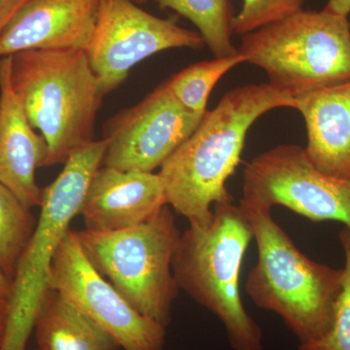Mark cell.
<instances>
[{
  "instance_id": "obj_1",
  "label": "cell",
  "mask_w": 350,
  "mask_h": 350,
  "mask_svg": "<svg viewBox=\"0 0 350 350\" xmlns=\"http://www.w3.org/2000/svg\"><path fill=\"white\" fill-rule=\"evenodd\" d=\"M282 107L295 109V98L269 84L245 85L225 94L160 167L167 204L190 226L208 224L214 204L232 200L227 181L241 162L250 126Z\"/></svg>"
},
{
  "instance_id": "obj_2",
  "label": "cell",
  "mask_w": 350,
  "mask_h": 350,
  "mask_svg": "<svg viewBox=\"0 0 350 350\" xmlns=\"http://www.w3.org/2000/svg\"><path fill=\"white\" fill-rule=\"evenodd\" d=\"M241 206L258 250L257 262L246 280V293L255 305L282 319L298 347L319 342L335 322L342 269L319 264L301 252L271 211Z\"/></svg>"
},
{
  "instance_id": "obj_3",
  "label": "cell",
  "mask_w": 350,
  "mask_h": 350,
  "mask_svg": "<svg viewBox=\"0 0 350 350\" xmlns=\"http://www.w3.org/2000/svg\"><path fill=\"white\" fill-rule=\"evenodd\" d=\"M252 241L243 207L228 200L214 204L208 224L189 226L172 259L179 290L220 320L234 350H265L261 327L246 312L239 291L244 255Z\"/></svg>"
},
{
  "instance_id": "obj_4",
  "label": "cell",
  "mask_w": 350,
  "mask_h": 350,
  "mask_svg": "<svg viewBox=\"0 0 350 350\" xmlns=\"http://www.w3.org/2000/svg\"><path fill=\"white\" fill-rule=\"evenodd\" d=\"M11 57L14 91L47 144L45 167L64 165L93 142L103 96L86 51H25Z\"/></svg>"
},
{
  "instance_id": "obj_5",
  "label": "cell",
  "mask_w": 350,
  "mask_h": 350,
  "mask_svg": "<svg viewBox=\"0 0 350 350\" xmlns=\"http://www.w3.org/2000/svg\"><path fill=\"white\" fill-rule=\"evenodd\" d=\"M239 53L296 98L350 80L349 18L305 11L245 34Z\"/></svg>"
},
{
  "instance_id": "obj_6",
  "label": "cell",
  "mask_w": 350,
  "mask_h": 350,
  "mask_svg": "<svg viewBox=\"0 0 350 350\" xmlns=\"http://www.w3.org/2000/svg\"><path fill=\"white\" fill-rule=\"evenodd\" d=\"M107 140H93L71 154L54 182L43 189L36 231L23 253L9 298L8 325L0 350H25L36 312L49 288L51 265L57 246L80 213L96 170L103 165Z\"/></svg>"
},
{
  "instance_id": "obj_7",
  "label": "cell",
  "mask_w": 350,
  "mask_h": 350,
  "mask_svg": "<svg viewBox=\"0 0 350 350\" xmlns=\"http://www.w3.org/2000/svg\"><path fill=\"white\" fill-rule=\"evenodd\" d=\"M77 234L101 275L138 312L167 328L179 292L172 259L181 237L169 204L135 227Z\"/></svg>"
},
{
  "instance_id": "obj_8",
  "label": "cell",
  "mask_w": 350,
  "mask_h": 350,
  "mask_svg": "<svg viewBox=\"0 0 350 350\" xmlns=\"http://www.w3.org/2000/svg\"><path fill=\"white\" fill-rule=\"evenodd\" d=\"M243 195L239 204L250 208L284 206L350 230V180L320 172L299 145H280L255 157L244 170Z\"/></svg>"
},
{
  "instance_id": "obj_9",
  "label": "cell",
  "mask_w": 350,
  "mask_h": 350,
  "mask_svg": "<svg viewBox=\"0 0 350 350\" xmlns=\"http://www.w3.org/2000/svg\"><path fill=\"white\" fill-rule=\"evenodd\" d=\"M49 287L94 320L124 350H163L167 328L145 317L107 282L69 229L51 265Z\"/></svg>"
},
{
  "instance_id": "obj_10",
  "label": "cell",
  "mask_w": 350,
  "mask_h": 350,
  "mask_svg": "<svg viewBox=\"0 0 350 350\" xmlns=\"http://www.w3.org/2000/svg\"><path fill=\"white\" fill-rule=\"evenodd\" d=\"M204 45L199 32L156 17L131 0H100L86 54L105 96L147 57L174 48L200 49Z\"/></svg>"
},
{
  "instance_id": "obj_11",
  "label": "cell",
  "mask_w": 350,
  "mask_h": 350,
  "mask_svg": "<svg viewBox=\"0 0 350 350\" xmlns=\"http://www.w3.org/2000/svg\"><path fill=\"white\" fill-rule=\"evenodd\" d=\"M202 117L186 109L165 82L107 123L103 165L154 172L192 135Z\"/></svg>"
},
{
  "instance_id": "obj_12",
  "label": "cell",
  "mask_w": 350,
  "mask_h": 350,
  "mask_svg": "<svg viewBox=\"0 0 350 350\" xmlns=\"http://www.w3.org/2000/svg\"><path fill=\"white\" fill-rule=\"evenodd\" d=\"M100 0H29L0 34V59L25 51L83 50Z\"/></svg>"
},
{
  "instance_id": "obj_13",
  "label": "cell",
  "mask_w": 350,
  "mask_h": 350,
  "mask_svg": "<svg viewBox=\"0 0 350 350\" xmlns=\"http://www.w3.org/2000/svg\"><path fill=\"white\" fill-rule=\"evenodd\" d=\"M167 204L159 174L101 165L92 178L79 214L89 231H119L142 224Z\"/></svg>"
},
{
  "instance_id": "obj_14",
  "label": "cell",
  "mask_w": 350,
  "mask_h": 350,
  "mask_svg": "<svg viewBox=\"0 0 350 350\" xmlns=\"http://www.w3.org/2000/svg\"><path fill=\"white\" fill-rule=\"evenodd\" d=\"M12 57L0 59V183L27 208L40 206L36 172L45 167L48 146L34 131L11 82Z\"/></svg>"
},
{
  "instance_id": "obj_15",
  "label": "cell",
  "mask_w": 350,
  "mask_h": 350,
  "mask_svg": "<svg viewBox=\"0 0 350 350\" xmlns=\"http://www.w3.org/2000/svg\"><path fill=\"white\" fill-rule=\"evenodd\" d=\"M295 100L305 120L308 160L324 174L350 180V80Z\"/></svg>"
},
{
  "instance_id": "obj_16",
  "label": "cell",
  "mask_w": 350,
  "mask_h": 350,
  "mask_svg": "<svg viewBox=\"0 0 350 350\" xmlns=\"http://www.w3.org/2000/svg\"><path fill=\"white\" fill-rule=\"evenodd\" d=\"M33 331L40 350L120 349L105 329L50 287L39 305Z\"/></svg>"
},
{
  "instance_id": "obj_17",
  "label": "cell",
  "mask_w": 350,
  "mask_h": 350,
  "mask_svg": "<svg viewBox=\"0 0 350 350\" xmlns=\"http://www.w3.org/2000/svg\"><path fill=\"white\" fill-rule=\"evenodd\" d=\"M196 25L214 57L239 54L232 43V16L229 0H157Z\"/></svg>"
},
{
  "instance_id": "obj_18",
  "label": "cell",
  "mask_w": 350,
  "mask_h": 350,
  "mask_svg": "<svg viewBox=\"0 0 350 350\" xmlns=\"http://www.w3.org/2000/svg\"><path fill=\"white\" fill-rule=\"evenodd\" d=\"M38 220L31 209L0 183V269L11 282Z\"/></svg>"
},
{
  "instance_id": "obj_19",
  "label": "cell",
  "mask_w": 350,
  "mask_h": 350,
  "mask_svg": "<svg viewBox=\"0 0 350 350\" xmlns=\"http://www.w3.org/2000/svg\"><path fill=\"white\" fill-rule=\"evenodd\" d=\"M245 63L241 53L192 64L167 82L170 92L189 111L204 116L209 94L219 80L234 66Z\"/></svg>"
},
{
  "instance_id": "obj_20",
  "label": "cell",
  "mask_w": 350,
  "mask_h": 350,
  "mask_svg": "<svg viewBox=\"0 0 350 350\" xmlns=\"http://www.w3.org/2000/svg\"><path fill=\"white\" fill-rule=\"evenodd\" d=\"M306 0H243L241 11L232 18V32L245 36L286 19L303 10Z\"/></svg>"
},
{
  "instance_id": "obj_21",
  "label": "cell",
  "mask_w": 350,
  "mask_h": 350,
  "mask_svg": "<svg viewBox=\"0 0 350 350\" xmlns=\"http://www.w3.org/2000/svg\"><path fill=\"white\" fill-rule=\"evenodd\" d=\"M338 238L344 250L345 264L333 328L319 342L298 347V350H350V230L345 227Z\"/></svg>"
},
{
  "instance_id": "obj_22",
  "label": "cell",
  "mask_w": 350,
  "mask_h": 350,
  "mask_svg": "<svg viewBox=\"0 0 350 350\" xmlns=\"http://www.w3.org/2000/svg\"><path fill=\"white\" fill-rule=\"evenodd\" d=\"M29 0H0V34Z\"/></svg>"
},
{
  "instance_id": "obj_23",
  "label": "cell",
  "mask_w": 350,
  "mask_h": 350,
  "mask_svg": "<svg viewBox=\"0 0 350 350\" xmlns=\"http://www.w3.org/2000/svg\"><path fill=\"white\" fill-rule=\"evenodd\" d=\"M9 317V298L0 295V349L5 338Z\"/></svg>"
},
{
  "instance_id": "obj_24",
  "label": "cell",
  "mask_w": 350,
  "mask_h": 350,
  "mask_svg": "<svg viewBox=\"0 0 350 350\" xmlns=\"http://www.w3.org/2000/svg\"><path fill=\"white\" fill-rule=\"evenodd\" d=\"M323 10L333 14V15L349 18L350 14V0H328Z\"/></svg>"
},
{
  "instance_id": "obj_25",
  "label": "cell",
  "mask_w": 350,
  "mask_h": 350,
  "mask_svg": "<svg viewBox=\"0 0 350 350\" xmlns=\"http://www.w3.org/2000/svg\"><path fill=\"white\" fill-rule=\"evenodd\" d=\"M11 293H12V282L9 280V278L4 275L3 271L0 269V295L10 298Z\"/></svg>"
},
{
  "instance_id": "obj_26",
  "label": "cell",
  "mask_w": 350,
  "mask_h": 350,
  "mask_svg": "<svg viewBox=\"0 0 350 350\" xmlns=\"http://www.w3.org/2000/svg\"><path fill=\"white\" fill-rule=\"evenodd\" d=\"M131 1L135 2L137 4H144L146 3V2L150 1V0H131Z\"/></svg>"
},
{
  "instance_id": "obj_27",
  "label": "cell",
  "mask_w": 350,
  "mask_h": 350,
  "mask_svg": "<svg viewBox=\"0 0 350 350\" xmlns=\"http://www.w3.org/2000/svg\"><path fill=\"white\" fill-rule=\"evenodd\" d=\"M36 350H40V349H36Z\"/></svg>"
}]
</instances>
